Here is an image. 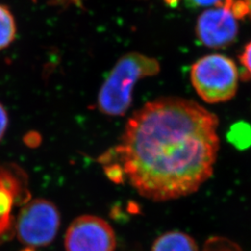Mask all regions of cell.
I'll use <instances>...</instances> for the list:
<instances>
[{
  "instance_id": "8992f818",
  "label": "cell",
  "mask_w": 251,
  "mask_h": 251,
  "mask_svg": "<svg viewBox=\"0 0 251 251\" xmlns=\"http://www.w3.org/2000/svg\"><path fill=\"white\" fill-rule=\"evenodd\" d=\"M30 201L26 176L15 167L0 166V244L15 234L12 209Z\"/></svg>"
},
{
  "instance_id": "8fae6325",
  "label": "cell",
  "mask_w": 251,
  "mask_h": 251,
  "mask_svg": "<svg viewBox=\"0 0 251 251\" xmlns=\"http://www.w3.org/2000/svg\"><path fill=\"white\" fill-rule=\"evenodd\" d=\"M184 4L192 9H198L211 6H224L226 0H183Z\"/></svg>"
},
{
  "instance_id": "9c48e42d",
  "label": "cell",
  "mask_w": 251,
  "mask_h": 251,
  "mask_svg": "<svg viewBox=\"0 0 251 251\" xmlns=\"http://www.w3.org/2000/svg\"><path fill=\"white\" fill-rule=\"evenodd\" d=\"M15 35L16 25L11 12L0 5V50L12 43Z\"/></svg>"
},
{
  "instance_id": "5bb4252c",
  "label": "cell",
  "mask_w": 251,
  "mask_h": 251,
  "mask_svg": "<svg viewBox=\"0 0 251 251\" xmlns=\"http://www.w3.org/2000/svg\"><path fill=\"white\" fill-rule=\"evenodd\" d=\"M247 8V14H249L251 17V0H242Z\"/></svg>"
},
{
  "instance_id": "9a60e30c",
  "label": "cell",
  "mask_w": 251,
  "mask_h": 251,
  "mask_svg": "<svg viewBox=\"0 0 251 251\" xmlns=\"http://www.w3.org/2000/svg\"><path fill=\"white\" fill-rule=\"evenodd\" d=\"M21 251H36L35 248H31V247H26L25 248L24 250H22Z\"/></svg>"
},
{
  "instance_id": "52a82bcc",
  "label": "cell",
  "mask_w": 251,
  "mask_h": 251,
  "mask_svg": "<svg viewBox=\"0 0 251 251\" xmlns=\"http://www.w3.org/2000/svg\"><path fill=\"white\" fill-rule=\"evenodd\" d=\"M237 17L226 6H218L204 11L197 23V35L203 45L223 48L235 39L238 33Z\"/></svg>"
},
{
  "instance_id": "ba28073f",
  "label": "cell",
  "mask_w": 251,
  "mask_h": 251,
  "mask_svg": "<svg viewBox=\"0 0 251 251\" xmlns=\"http://www.w3.org/2000/svg\"><path fill=\"white\" fill-rule=\"evenodd\" d=\"M151 251H199L196 240L179 231H170L157 237Z\"/></svg>"
},
{
  "instance_id": "7a4b0ae2",
  "label": "cell",
  "mask_w": 251,
  "mask_h": 251,
  "mask_svg": "<svg viewBox=\"0 0 251 251\" xmlns=\"http://www.w3.org/2000/svg\"><path fill=\"white\" fill-rule=\"evenodd\" d=\"M159 71L160 64L156 59L138 52L126 54L118 60L100 90V111L110 117L123 116L131 104L135 84Z\"/></svg>"
},
{
  "instance_id": "30bf717a",
  "label": "cell",
  "mask_w": 251,
  "mask_h": 251,
  "mask_svg": "<svg viewBox=\"0 0 251 251\" xmlns=\"http://www.w3.org/2000/svg\"><path fill=\"white\" fill-rule=\"evenodd\" d=\"M203 251H243V250L236 243L225 237H211L206 241Z\"/></svg>"
},
{
  "instance_id": "5b68a950",
  "label": "cell",
  "mask_w": 251,
  "mask_h": 251,
  "mask_svg": "<svg viewBox=\"0 0 251 251\" xmlns=\"http://www.w3.org/2000/svg\"><path fill=\"white\" fill-rule=\"evenodd\" d=\"M66 251H116L117 237L107 222L94 215L73 221L64 239Z\"/></svg>"
},
{
  "instance_id": "4fadbf2b",
  "label": "cell",
  "mask_w": 251,
  "mask_h": 251,
  "mask_svg": "<svg viewBox=\"0 0 251 251\" xmlns=\"http://www.w3.org/2000/svg\"><path fill=\"white\" fill-rule=\"evenodd\" d=\"M7 127H8V115L5 108L3 107L2 104H0V141L5 134Z\"/></svg>"
},
{
  "instance_id": "3957f363",
  "label": "cell",
  "mask_w": 251,
  "mask_h": 251,
  "mask_svg": "<svg viewBox=\"0 0 251 251\" xmlns=\"http://www.w3.org/2000/svg\"><path fill=\"white\" fill-rule=\"evenodd\" d=\"M239 74L233 60L210 54L192 65L191 81L200 98L208 103L232 99L238 88Z\"/></svg>"
},
{
  "instance_id": "7c38bea8",
  "label": "cell",
  "mask_w": 251,
  "mask_h": 251,
  "mask_svg": "<svg viewBox=\"0 0 251 251\" xmlns=\"http://www.w3.org/2000/svg\"><path fill=\"white\" fill-rule=\"evenodd\" d=\"M240 61L248 74L251 76V42L245 47V50L240 56Z\"/></svg>"
},
{
  "instance_id": "277c9868",
  "label": "cell",
  "mask_w": 251,
  "mask_h": 251,
  "mask_svg": "<svg viewBox=\"0 0 251 251\" xmlns=\"http://www.w3.org/2000/svg\"><path fill=\"white\" fill-rule=\"evenodd\" d=\"M61 224L57 206L47 199H34L24 205L15 223V233L26 247L40 248L52 242Z\"/></svg>"
},
{
  "instance_id": "6da1fadb",
  "label": "cell",
  "mask_w": 251,
  "mask_h": 251,
  "mask_svg": "<svg viewBox=\"0 0 251 251\" xmlns=\"http://www.w3.org/2000/svg\"><path fill=\"white\" fill-rule=\"evenodd\" d=\"M218 126L215 115L195 101L155 100L128 119L121 142L101 163L114 182L127 181L147 199L187 197L213 173Z\"/></svg>"
}]
</instances>
